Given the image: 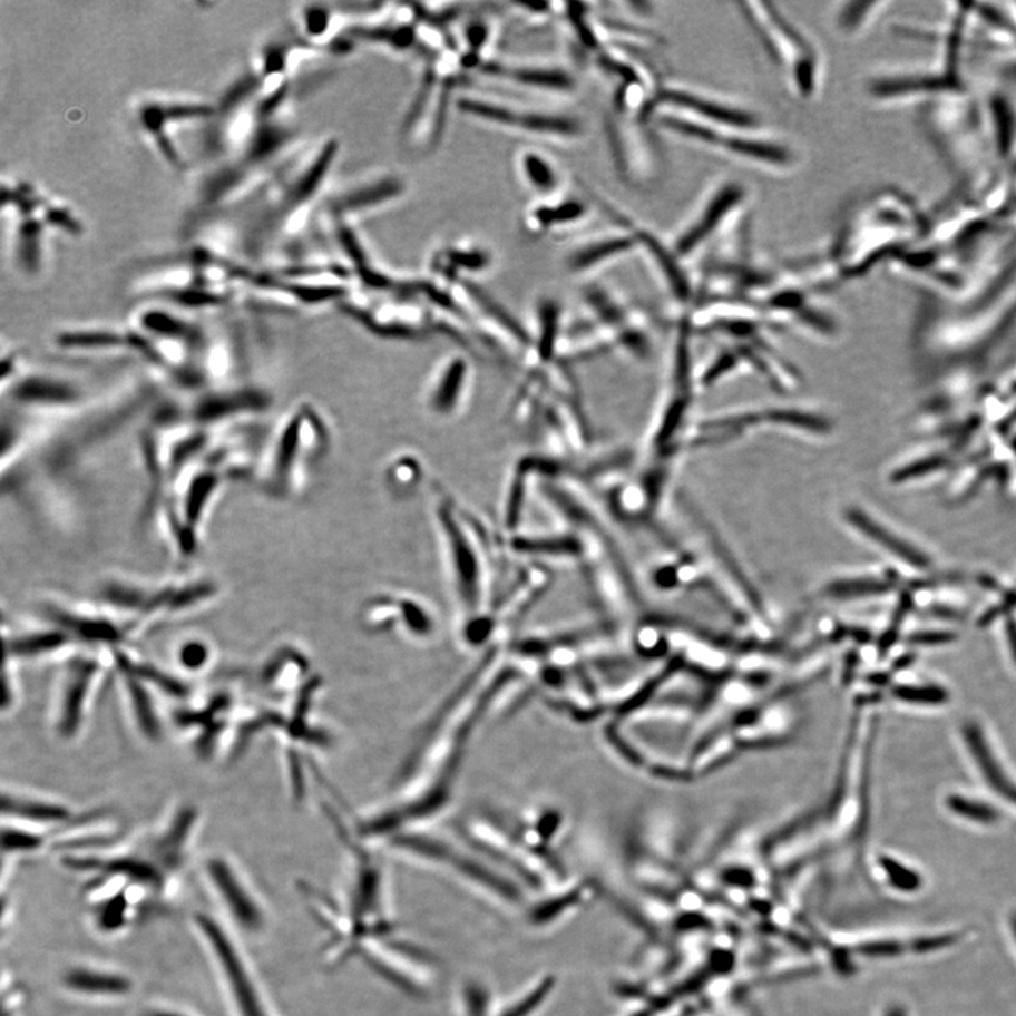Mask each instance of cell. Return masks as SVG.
<instances>
[{"label":"cell","instance_id":"cell-51","mask_svg":"<svg viewBox=\"0 0 1016 1016\" xmlns=\"http://www.w3.org/2000/svg\"><path fill=\"white\" fill-rule=\"evenodd\" d=\"M706 925L707 920L703 917H698L696 914L686 915V917H682L680 922H677V926H680L681 929L703 928V926Z\"/></svg>","mask_w":1016,"mask_h":1016},{"label":"cell","instance_id":"cell-21","mask_svg":"<svg viewBox=\"0 0 1016 1016\" xmlns=\"http://www.w3.org/2000/svg\"><path fill=\"white\" fill-rule=\"evenodd\" d=\"M613 224L610 231L593 237L570 254L572 272L579 274L592 272V270L608 266L629 254L637 253V242L628 227L617 224V222H613Z\"/></svg>","mask_w":1016,"mask_h":1016},{"label":"cell","instance_id":"cell-35","mask_svg":"<svg viewBox=\"0 0 1016 1016\" xmlns=\"http://www.w3.org/2000/svg\"><path fill=\"white\" fill-rule=\"evenodd\" d=\"M892 695L899 702L919 706L945 705L950 697L945 687L935 685H898L893 687Z\"/></svg>","mask_w":1016,"mask_h":1016},{"label":"cell","instance_id":"cell-5","mask_svg":"<svg viewBox=\"0 0 1016 1016\" xmlns=\"http://www.w3.org/2000/svg\"><path fill=\"white\" fill-rule=\"evenodd\" d=\"M651 125L705 150L764 172L788 173L798 164L792 146L780 137L765 134L762 127L744 129L705 125L676 115L655 116Z\"/></svg>","mask_w":1016,"mask_h":1016},{"label":"cell","instance_id":"cell-45","mask_svg":"<svg viewBox=\"0 0 1016 1016\" xmlns=\"http://www.w3.org/2000/svg\"><path fill=\"white\" fill-rule=\"evenodd\" d=\"M304 25L306 33L310 36H321L325 33L330 25V12L321 7L306 9L304 13Z\"/></svg>","mask_w":1016,"mask_h":1016},{"label":"cell","instance_id":"cell-38","mask_svg":"<svg viewBox=\"0 0 1016 1016\" xmlns=\"http://www.w3.org/2000/svg\"><path fill=\"white\" fill-rule=\"evenodd\" d=\"M421 466L416 458L400 457L389 468V480L395 490L412 489L421 480Z\"/></svg>","mask_w":1016,"mask_h":1016},{"label":"cell","instance_id":"cell-9","mask_svg":"<svg viewBox=\"0 0 1016 1016\" xmlns=\"http://www.w3.org/2000/svg\"><path fill=\"white\" fill-rule=\"evenodd\" d=\"M204 880L224 915V922L236 934L257 938L268 929L270 917L261 893L236 862L224 854L208 857Z\"/></svg>","mask_w":1016,"mask_h":1016},{"label":"cell","instance_id":"cell-47","mask_svg":"<svg viewBox=\"0 0 1016 1016\" xmlns=\"http://www.w3.org/2000/svg\"><path fill=\"white\" fill-rule=\"evenodd\" d=\"M449 263L470 270H479L487 266V256L481 252L453 251L449 253Z\"/></svg>","mask_w":1016,"mask_h":1016},{"label":"cell","instance_id":"cell-43","mask_svg":"<svg viewBox=\"0 0 1016 1016\" xmlns=\"http://www.w3.org/2000/svg\"><path fill=\"white\" fill-rule=\"evenodd\" d=\"M959 935L946 934L939 936H929V938H918L909 941V950L925 955V952L938 951L957 944Z\"/></svg>","mask_w":1016,"mask_h":1016},{"label":"cell","instance_id":"cell-16","mask_svg":"<svg viewBox=\"0 0 1016 1016\" xmlns=\"http://www.w3.org/2000/svg\"><path fill=\"white\" fill-rule=\"evenodd\" d=\"M472 367L462 354H449L433 370L426 393L432 416L451 418L462 412L472 388Z\"/></svg>","mask_w":1016,"mask_h":1016},{"label":"cell","instance_id":"cell-55","mask_svg":"<svg viewBox=\"0 0 1016 1016\" xmlns=\"http://www.w3.org/2000/svg\"><path fill=\"white\" fill-rule=\"evenodd\" d=\"M1010 930H1013L1016 940V912L1010 917Z\"/></svg>","mask_w":1016,"mask_h":1016},{"label":"cell","instance_id":"cell-46","mask_svg":"<svg viewBox=\"0 0 1016 1016\" xmlns=\"http://www.w3.org/2000/svg\"><path fill=\"white\" fill-rule=\"evenodd\" d=\"M956 635L947 632H920L910 635L908 643L918 647H936L955 642Z\"/></svg>","mask_w":1016,"mask_h":1016},{"label":"cell","instance_id":"cell-40","mask_svg":"<svg viewBox=\"0 0 1016 1016\" xmlns=\"http://www.w3.org/2000/svg\"><path fill=\"white\" fill-rule=\"evenodd\" d=\"M909 950V944H902L899 940H872L864 941L856 947V951L872 959H886V957H898Z\"/></svg>","mask_w":1016,"mask_h":1016},{"label":"cell","instance_id":"cell-2","mask_svg":"<svg viewBox=\"0 0 1016 1016\" xmlns=\"http://www.w3.org/2000/svg\"><path fill=\"white\" fill-rule=\"evenodd\" d=\"M929 215L896 188H880L847 212L824 253L838 283L862 277L926 240Z\"/></svg>","mask_w":1016,"mask_h":1016},{"label":"cell","instance_id":"cell-53","mask_svg":"<svg viewBox=\"0 0 1016 1016\" xmlns=\"http://www.w3.org/2000/svg\"><path fill=\"white\" fill-rule=\"evenodd\" d=\"M886 1016H907V1013H905V1009L901 1007H893L891 1009H888Z\"/></svg>","mask_w":1016,"mask_h":1016},{"label":"cell","instance_id":"cell-54","mask_svg":"<svg viewBox=\"0 0 1016 1016\" xmlns=\"http://www.w3.org/2000/svg\"><path fill=\"white\" fill-rule=\"evenodd\" d=\"M656 1014V1010L653 1007L642 1010V1013L635 1014L634 1016H653Z\"/></svg>","mask_w":1016,"mask_h":1016},{"label":"cell","instance_id":"cell-1","mask_svg":"<svg viewBox=\"0 0 1016 1016\" xmlns=\"http://www.w3.org/2000/svg\"><path fill=\"white\" fill-rule=\"evenodd\" d=\"M346 841L356 856V866L352 882H349L343 896L332 897L305 883L303 887L311 912L330 936L324 949L325 961L338 967L351 961L353 957H360L385 980L409 993V986L395 966V960L407 970L416 968L402 960L422 970H431L432 957L420 946L402 939L399 925L389 914L383 871L351 838Z\"/></svg>","mask_w":1016,"mask_h":1016},{"label":"cell","instance_id":"cell-48","mask_svg":"<svg viewBox=\"0 0 1016 1016\" xmlns=\"http://www.w3.org/2000/svg\"><path fill=\"white\" fill-rule=\"evenodd\" d=\"M723 880L737 887L749 888L754 886L753 875L749 870H744V868H730V870L724 871Z\"/></svg>","mask_w":1016,"mask_h":1016},{"label":"cell","instance_id":"cell-32","mask_svg":"<svg viewBox=\"0 0 1016 1016\" xmlns=\"http://www.w3.org/2000/svg\"><path fill=\"white\" fill-rule=\"evenodd\" d=\"M507 74H510L518 82L549 89L554 92H572L576 87L574 77L559 68H531V70L507 71Z\"/></svg>","mask_w":1016,"mask_h":1016},{"label":"cell","instance_id":"cell-19","mask_svg":"<svg viewBox=\"0 0 1016 1016\" xmlns=\"http://www.w3.org/2000/svg\"><path fill=\"white\" fill-rule=\"evenodd\" d=\"M270 397L257 389H227L201 397L190 409V420L198 426H212L233 418L266 410Z\"/></svg>","mask_w":1016,"mask_h":1016},{"label":"cell","instance_id":"cell-13","mask_svg":"<svg viewBox=\"0 0 1016 1016\" xmlns=\"http://www.w3.org/2000/svg\"><path fill=\"white\" fill-rule=\"evenodd\" d=\"M555 984L554 977H543L507 1002L497 1003L483 983L466 981L459 994L460 1016H534L547 1002Z\"/></svg>","mask_w":1016,"mask_h":1016},{"label":"cell","instance_id":"cell-50","mask_svg":"<svg viewBox=\"0 0 1016 1016\" xmlns=\"http://www.w3.org/2000/svg\"><path fill=\"white\" fill-rule=\"evenodd\" d=\"M141 1016H197L193 1013H188L183 1008L174 1007V1005H153L148 1007Z\"/></svg>","mask_w":1016,"mask_h":1016},{"label":"cell","instance_id":"cell-8","mask_svg":"<svg viewBox=\"0 0 1016 1016\" xmlns=\"http://www.w3.org/2000/svg\"><path fill=\"white\" fill-rule=\"evenodd\" d=\"M749 197V189L740 179L724 178L713 184L672 237L670 243L676 256L684 263L690 262L705 251L714 237L732 229L745 214Z\"/></svg>","mask_w":1016,"mask_h":1016},{"label":"cell","instance_id":"cell-23","mask_svg":"<svg viewBox=\"0 0 1016 1016\" xmlns=\"http://www.w3.org/2000/svg\"><path fill=\"white\" fill-rule=\"evenodd\" d=\"M140 328L141 335L150 342L163 341L173 345L195 348L203 341L197 326L162 310L146 311L141 314Z\"/></svg>","mask_w":1016,"mask_h":1016},{"label":"cell","instance_id":"cell-18","mask_svg":"<svg viewBox=\"0 0 1016 1016\" xmlns=\"http://www.w3.org/2000/svg\"><path fill=\"white\" fill-rule=\"evenodd\" d=\"M50 621L56 627L70 635L72 642L89 645H108L118 647L125 643L127 635L135 632V627L121 626L113 618L92 612L74 610L58 605L47 607Z\"/></svg>","mask_w":1016,"mask_h":1016},{"label":"cell","instance_id":"cell-37","mask_svg":"<svg viewBox=\"0 0 1016 1016\" xmlns=\"http://www.w3.org/2000/svg\"><path fill=\"white\" fill-rule=\"evenodd\" d=\"M891 589V585L877 579H859L838 582L829 587L830 596L839 599H850V597H861L868 595H880Z\"/></svg>","mask_w":1016,"mask_h":1016},{"label":"cell","instance_id":"cell-24","mask_svg":"<svg viewBox=\"0 0 1016 1016\" xmlns=\"http://www.w3.org/2000/svg\"><path fill=\"white\" fill-rule=\"evenodd\" d=\"M889 7L891 3L888 2H860V0L840 3L833 12L834 29L844 39H856L866 33L881 18L883 10Z\"/></svg>","mask_w":1016,"mask_h":1016},{"label":"cell","instance_id":"cell-36","mask_svg":"<svg viewBox=\"0 0 1016 1016\" xmlns=\"http://www.w3.org/2000/svg\"><path fill=\"white\" fill-rule=\"evenodd\" d=\"M880 866L888 882L898 891L915 892L922 887V877L917 871L903 866L902 862L891 859V857L882 856Z\"/></svg>","mask_w":1016,"mask_h":1016},{"label":"cell","instance_id":"cell-14","mask_svg":"<svg viewBox=\"0 0 1016 1016\" xmlns=\"http://www.w3.org/2000/svg\"><path fill=\"white\" fill-rule=\"evenodd\" d=\"M60 988L84 1002L116 1003L134 995L136 983L120 968L81 961L61 973Z\"/></svg>","mask_w":1016,"mask_h":1016},{"label":"cell","instance_id":"cell-12","mask_svg":"<svg viewBox=\"0 0 1016 1016\" xmlns=\"http://www.w3.org/2000/svg\"><path fill=\"white\" fill-rule=\"evenodd\" d=\"M607 119V137L614 163L624 182L632 185L651 183L658 169V152L643 120L612 113Z\"/></svg>","mask_w":1016,"mask_h":1016},{"label":"cell","instance_id":"cell-34","mask_svg":"<svg viewBox=\"0 0 1016 1016\" xmlns=\"http://www.w3.org/2000/svg\"><path fill=\"white\" fill-rule=\"evenodd\" d=\"M947 808L957 817L981 824L997 823L1002 814L989 804L963 795H950L946 799Z\"/></svg>","mask_w":1016,"mask_h":1016},{"label":"cell","instance_id":"cell-3","mask_svg":"<svg viewBox=\"0 0 1016 1016\" xmlns=\"http://www.w3.org/2000/svg\"><path fill=\"white\" fill-rule=\"evenodd\" d=\"M190 925L214 967L232 1016H275L236 931L205 910L194 912Z\"/></svg>","mask_w":1016,"mask_h":1016},{"label":"cell","instance_id":"cell-11","mask_svg":"<svg viewBox=\"0 0 1016 1016\" xmlns=\"http://www.w3.org/2000/svg\"><path fill=\"white\" fill-rule=\"evenodd\" d=\"M596 203H599L606 214L610 216L612 222H617L628 227L637 242V254H642L647 266L653 270L656 277L668 289L672 296L680 303H687L693 295L692 275L687 272L685 263L676 256L671 243L666 242L648 226L637 219L632 218L623 211L616 208L607 199L593 195Z\"/></svg>","mask_w":1016,"mask_h":1016},{"label":"cell","instance_id":"cell-33","mask_svg":"<svg viewBox=\"0 0 1016 1016\" xmlns=\"http://www.w3.org/2000/svg\"><path fill=\"white\" fill-rule=\"evenodd\" d=\"M524 174L528 183L541 193H550L557 188L558 174L555 172L553 163H549L544 156L536 153H526L522 156Z\"/></svg>","mask_w":1016,"mask_h":1016},{"label":"cell","instance_id":"cell-15","mask_svg":"<svg viewBox=\"0 0 1016 1016\" xmlns=\"http://www.w3.org/2000/svg\"><path fill=\"white\" fill-rule=\"evenodd\" d=\"M100 664L91 656H79L63 672L56 712V726L63 739H72L81 729L85 709L98 680Z\"/></svg>","mask_w":1016,"mask_h":1016},{"label":"cell","instance_id":"cell-25","mask_svg":"<svg viewBox=\"0 0 1016 1016\" xmlns=\"http://www.w3.org/2000/svg\"><path fill=\"white\" fill-rule=\"evenodd\" d=\"M74 643L70 635L56 627L52 629H42V632H29L14 637L7 642V653L9 658H39L55 653H60L67 645Z\"/></svg>","mask_w":1016,"mask_h":1016},{"label":"cell","instance_id":"cell-44","mask_svg":"<svg viewBox=\"0 0 1016 1016\" xmlns=\"http://www.w3.org/2000/svg\"><path fill=\"white\" fill-rule=\"evenodd\" d=\"M164 118L167 120L208 118L214 113L205 105H172L163 108Z\"/></svg>","mask_w":1016,"mask_h":1016},{"label":"cell","instance_id":"cell-4","mask_svg":"<svg viewBox=\"0 0 1016 1016\" xmlns=\"http://www.w3.org/2000/svg\"><path fill=\"white\" fill-rule=\"evenodd\" d=\"M741 14L778 63L792 92L804 102L818 97L824 77L823 57L812 41L774 3H739Z\"/></svg>","mask_w":1016,"mask_h":1016},{"label":"cell","instance_id":"cell-10","mask_svg":"<svg viewBox=\"0 0 1016 1016\" xmlns=\"http://www.w3.org/2000/svg\"><path fill=\"white\" fill-rule=\"evenodd\" d=\"M658 115H676L681 118L714 126L760 129V116L722 97L697 91L681 84H664L649 106L648 124Z\"/></svg>","mask_w":1016,"mask_h":1016},{"label":"cell","instance_id":"cell-27","mask_svg":"<svg viewBox=\"0 0 1016 1016\" xmlns=\"http://www.w3.org/2000/svg\"><path fill=\"white\" fill-rule=\"evenodd\" d=\"M515 126L533 131V134L564 140H575L584 134V127L578 119L563 115L517 114Z\"/></svg>","mask_w":1016,"mask_h":1016},{"label":"cell","instance_id":"cell-30","mask_svg":"<svg viewBox=\"0 0 1016 1016\" xmlns=\"http://www.w3.org/2000/svg\"><path fill=\"white\" fill-rule=\"evenodd\" d=\"M402 184L397 178L380 179L379 183L364 185L353 190L338 203L339 211H356L379 205L391 198L399 197Z\"/></svg>","mask_w":1016,"mask_h":1016},{"label":"cell","instance_id":"cell-28","mask_svg":"<svg viewBox=\"0 0 1016 1016\" xmlns=\"http://www.w3.org/2000/svg\"><path fill=\"white\" fill-rule=\"evenodd\" d=\"M47 841H49V833L42 832V830L12 822L3 824V861L39 853L46 849Z\"/></svg>","mask_w":1016,"mask_h":1016},{"label":"cell","instance_id":"cell-17","mask_svg":"<svg viewBox=\"0 0 1016 1016\" xmlns=\"http://www.w3.org/2000/svg\"><path fill=\"white\" fill-rule=\"evenodd\" d=\"M9 388L10 400L21 409L31 410H66L78 406L84 395V391L70 380L52 373H30L28 370H23Z\"/></svg>","mask_w":1016,"mask_h":1016},{"label":"cell","instance_id":"cell-6","mask_svg":"<svg viewBox=\"0 0 1016 1016\" xmlns=\"http://www.w3.org/2000/svg\"><path fill=\"white\" fill-rule=\"evenodd\" d=\"M328 441L325 422L311 406L291 410L280 423L264 463L263 485L268 494L289 499L303 489L310 466L324 457Z\"/></svg>","mask_w":1016,"mask_h":1016},{"label":"cell","instance_id":"cell-20","mask_svg":"<svg viewBox=\"0 0 1016 1016\" xmlns=\"http://www.w3.org/2000/svg\"><path fill=\"white\" fill-rule=\"evenodd\" d=\"M2 812L12 823L30 825L46 833L47 830L67 833L68 824L74 823L72 812L66 804L18 792H3Z\"/></svg>","mask_w":1016,"mask_h":1016},{"label":"cell","instance_id":"cell-41","mask_svg":"<svg viewBox=\"0 0 1016 1016\" xmlns=\"http://www.w3.org/2000/svg\"><path fill=\"white\" fill-rule=\"evenodd\" d=\"M209 656V648L206 647L205 643L188 642L184 643L178 651V663L185 670L199 671L208 664Z\"/></svg>","mask_w":1016,"mask_h":1016},{"label":"cell","instance_id":"cell-26","mask_svg":"<svg viewBox=\"0 0 1016 1016\" xmlns=\"http://www.w3.org/2000/svg\"><path fill=\"white\" fill-rule=\"evenodd\" d=\"M118 670L120 671L121 676H124L127 698H129V705L131 712L135 714L137 724H139V727L141 732L145 733L146 737L157 739L158 735H160V723H158L156 709L155 705H153L152 696L148 695L145 682L127 668L119 660Z\"/></svg>","mask_w":1016,"mask_h":1016},{"label":"cell","instance_id":"cell-49","mask_svg":"<svg viewBox=\"0 0 1016 1016\" xmlns=\"http://www.w3.org/2000/svg\"><path fill=\"white\" fill-rule=\"evenodd\" d=\"M487 35H489L487 33V28L483 23H480V21H476V23L470 25L468 30H466V39H468V42L470 47H472L473 51L479 50L481 47H483L487 40Z\"/></svg>","mask_w":1016,"mask_h":1016},{"label":"cell","instance_id":"cell-42","mask_svg":"<svg viewBox=\"0 0 1016 1016\" xmlns=\"http://www.w3.org/2000/svg\"><path fill=\"white\" fill-rule=\"evenodd\" d=\"M2 993V1016H19L25 1005V988L21 987L19 981L12 980L8 983L7 978L3 977Z\"/></svg>","mask_w":1016,"mask_h":1016},{"label":"cell","instance_id":"cell-29","mask_svg":"<svg viewBox=\"0 0 1016 1016\" xmlns=\"http://www.w3.org/2000/svg\"><path fill=\"white\" fill-rule=\"evenodd\" d=\"M849 518L857 528L862 529V533H864L866 536L876 539L878 544H881L883 548L891 550L893 555H897V557L905 560V563L915 566V568H928L929 559L926 558L922 553H919L918 549L903 544L901 539L888 534L887 529L877 526L875 521H871V518H867L864 515H861L860 511L850 512Z\"/></svg>","mask_w":1016,"mask_h":1016},{"label":"cell","instance_id":"cell-7","mask_svg":"<svg viewBox=\"0 0 1016 1016\" xmlns=\"http://www.w3.org/2000/svg\"><path fill=\"white\" fill-rule=\"evenodd\" d=\"M436 526L442 539L455 584L466 605H479L483 590L485 563L494 554V539L478 518L460 508L447 495L436 496Z\"/></svg>","mask_w":1016,"mask_h":1016},{"label":"cell","instance_id":"cell-22","mask_svg":"<svg viewBox=\"0 0 1016 1016\" xmlns=\"http://www.w3.org/2000/svg\"><path fill=\"white\" fill-rule=\"evenodd\" d=\"M963 737H965L968 751L973 754L974 761L980 770L986 782L993 788L998 795L1008 799L1010 803L1016 804V783L1010 780L1007 772L1003 770L997 756L989 748L986 734L977 723L968 722L963 726Z\"/></svg>","mask_w":1016,"mask_h":1016},{"label":"cell","instance_id":"cell-52","mask_svg":"<svg viewBox=\"0 0 1016 1016\" xmlns=\"http://www.w3.org/2000/svg\"><path fill=\"white\" fill-rule=\"evenodd\" d=\"M1005 632H1007L1010 654H1013L1016 664V622L1014 617H1008L1007 624H1005Z\"/></svg>","mask_w":1016,"mask_h":1016},{"label":"cell","instance_id":"cell-31","mask_svg":"<svg viewBox=\"0 0 1016 1016\" xmlns=\"http://www.w3.org/2000/svg\"><path fill=\"white\" fill-rule=\"evenodd\" d=\"M587 215V206L578 199H568L555 205L539 206L533 212V219L539 229L557 225L578 224Z\"/></svg>","mask_w":1016,"mask_h":1016},{"label":"cell","instance_id":"cell-39","mask_svg":"<svg viewBox=\"0 0 1016 1016\" xmlns=\"http://www.w3.org/2000/svg\"><path fill=\"white\" fill-rule=\"evenodd\" d=\"M39 237L40 226L37 222H28L20 231V258L21 263L28 268H33L39 264Z\"/></svg>","mask_w":1016,"mask_h":1016}]
</instances>
